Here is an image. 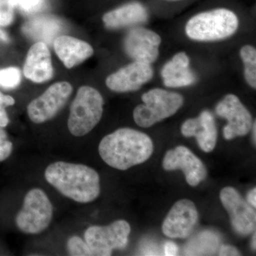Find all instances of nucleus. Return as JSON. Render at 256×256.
<instances>
[{"instance_id":"nucleus-1","label":"nucleus","mask_w":256,"mask_h":256,"mask_svg":"<svg viewBox=\"0 0 256 256\" xmlns=\"http://www.w3.org/2000/svg\"><path fill=\"white\" fill-rule=\"evenodd\" d=\"M98 151L102 160L111 168L126 170L149 159L153 152V143L144 133L120 128L102 138Z\"/></svg>"},{"instance_id":"nucleus-2","label":"nucleus","mask_w":256,"mask_h":256,"mask_svg":"<svg viewBox=\"0 0 256 256\" xmlns=\"http://www.w3.org/2000/svg\"><path fill=\"white\" fill-rule=\"evenodd\" d=\"M45 178L64 196L78 203H90L100 195V176L86 165L56 162L47 166Z\"/></svg>"},{"instance_id":"nucleus-3","label":"nucleus","mask_w":256,"mask_h":256,"mask_svg":"<svg viewBox=\"0 0 256 256\" xmlns=\"http://www.w3.org/2000/svg\"><path fill=\"white\" fill-rule=\"evenodd\" d=\"M238 28L235 13L220 8L195 15L186 23L185 31L195 41L215 42L232 36Z\"/></svg>"},{"instance_id":"nucleus-4","label":"nucleus","mask_w":256,"mask_h":256,"mask_svg":"<svg viewBox=\"0 0 256 256\" xmlns=\"http://www.w3.org/2000/svg\"><path fill=\"white\" fill-rule=\"evenodd\" d=\"M104 100L94 88L84 86L78 89L70 106L68 130L76 137L88 134L100 122L104 112Z\"/></svg>"},{"instance_id":"nucleus-5","label":"nucleus","mask_w":256,"mask_h":256,"mask_svg":"<svg viewBox=\"0 0 256 256\" xmlns=\"http://www.w3.org/2000/svg\"><path fill=\"white\" fill-rule=\"evenodd\" d=\"M144 104L133 111V118L138 126L150 128L163 120L174 116L183 106L184 98L176 92L154 88L143 94Z\"/></svg>"},{"instance_id":"nucleus-6","label":"nucleus","mask_w":256,"mask_h":256,"mask_svg":"<svg viewBox=\"0 0 256 256\" xmlns=\"http://www.w3.org/2000/svg\"><path fill=\"white\" fill-rule=\"evenodd\" d=\"M52 217L53 206L46 193L40 188H32L25 196L16 224L24 233L38 234L48 228Z\"/></svg>"},{"instance_id":"nucleus-7","label":"nucleus","mask_w":256,"mask_h":256,"mask_svg":"<svg viewBox=\"0 0 256 256\" xmlns=\"http://www.w3.org/2000/svg\"><path fill=\"white\" fill-rule=\"evenodd\" d=\"M130 226L124 220H118L106 226H92L85 232V242L92 256H109L114 249L127 246Z\"/></svg>"},{"instance_id":"nucleus-8","label":"nucleus","mask_w":256,"mask_h":256,"mask_svg":"<svg viewBox=\"0 0 256 256\" xmlns=\"http://www.w3.org/2000/svg\"><path fill=\"white\" fill-rule=\"evenodd\" d=\"M72 92L73 87L69 82H56L42 96L28 104V118L36 124H44L50 120L63 108Z\"/></svg>"},{"instance_id":"nucleus-9","label":"nucleus","mask_w":256,"mask_h":256,"mask_svg":"<svg viewBox=\"0 0 256 256\" xmlns=\"http://www.w3.org/2000/svg\"><path fill=\"white\" fill-rule=\"evenodd\" d=\"M216 114L228 121L224 128V137L226 140L246 136L252 130L254 124L252 114L234 94L226 96L217 104Z\"/></svg>"},{"instance_id":"nucleus-10","label":"nucleus","mask_w":256,"mask_h":256,"mask_svg":"<svg viewBox=\"0 0 256 256\" xmlns=\"http://www.w3.org/2000/svg\"><path fill=\"white\" fill-rule=\"evenodd\" d=\"M220 198L237 234L247 236L255 232V210L242 198L237 190L230 186L224 188L220 192Z\"/></svg>"},{"instance_id":"nucleus-11","label":"nucleus","mask_w":256,"mask_h":256,"mask_svg":"<svg viewBox=\"0 0 256 256\" xmlns=\"http://www.w3.org/2000/svg\"><path fill=\"white\" fill-rule=\"evenodd\" d=\"M161 42V37L156 32L146 28H136L126 35L124 48L136 62L151 64L158 60Z\"/></svg>"},{"instance_id":"nucleus-12","label":"nucleus","mask_w":256,"mask_h":256,"mask_svg":"<svg viewBox=\"0 0 256 256\" xmlns=\"http://www.w3.org/2000/svg\"><path fill=\"white\" fill-rule=\"evenodd\" d=\"M162 165L168 171L182 170L186 182L192 186H197L207 176L206 166L202 160L186 146H178L166 152Z\"/></svg>"},{"instance_id":"nucleus-13","label":"nucleus","mask_w":256,"mask_h":256,"mask_svg":"<svg viewBox=\"0 0 256 256\" xmlns=\"http://www.w3.org/2000/svg\"><path fill=\"white\" fill-rule=\"evenodd\" d=\"M198 220V212L194 204L182 200L172 207L162 224V232L172 238H184L193 232Z\"/></svg>"},{"instance_id":"nucleus-14","label":"nucleus","mask_w":256,"mask_h":256,"mask_svg":"<svg viewBox=\"0 0 256 256\" xmlns=\"http://www.w3.org/2000/svg\"><path fill=\"white\" fill-rule=\"evenodd\" d=\"M153 70L150 64L136 62L109 76L106 86L114 92H136L152 78Z\"/></svg>"},{"instance_id":"nucleus-15","label":"nucleus","mask_w":256,"mask_h":256,"mask_svg":"<svg viewBox=\"0 0 256 256\" xmlns=\"http://www.w3.org/2000/svg\"><path fill=\"white\" fill-rule=\"evenodd\" d=\"M24 76L32 82L42 84L53 78L50 50L46 44L38 42L28 50L23 68Z\"/></svg>"},{"instance_id":"nucleus-16","label":"nucleus","mask_w":256,"mask_h":256,"mask_svg":"<svg viewBox=\"0 0 256 256\" xmlns=\"http://www.w3.org/2000/svg\"><path fill=\"white\" fill-rule=\"evenodd\" d=\"M181 131L184 137L196 138L198 146L205 152L214 149L218 134L214 118L210 111H203L196 118L185 121Z\"/></svg>"},{"instance_id":"nucleus-17","label":"nucleus","mask_w":256,"mask_h":256,"mask_svg":"<svg viewBox=\"0 0 256 256\" xmlns=\"http://www.w3.org/2000/svg\"><path fill=\"white\" fill-rule=\"evenodd\" d=\"M56 55L67 68H72L94 55L92 47L75 37L60 36L54 40Z\"/></svg>"},{"instance_id":"nucleus-18","label":"nucleus","mask_w":256,"mask_h":256,"mask_svg":"<svg viewBox=\"0 0 256 256\" xmlns=\"http://www.w3.org/2000/svg\"><path fill=\"white\" fill-rule=\"evenodd\" d=\"M190 58L184 52L176 54L165 64L161 70L165 86L185 87L195 82L196 76L190 69Z\"/></svg>"},{"instance_id":"nucleus-19","label":"nucleus","mask_w":256,"mask_h":256,"mask_svg":"<svg viewBox=\"0 0 256 256\" xmlns=\"http://www.w3.org/2000/svg\"><path fill=\"white\" fill-rule=\"evenodd\" d=\"M148 18L146 6L138 2H132L108 12L102 16V22L106 28L114 30L144 23Z\"/></svg>"},{"instance_id":"nucleus-20","label":"nucleus","mask_w":256,"mask_h":256,"mask_svg":"<svg viewBox=\"0 0 256 256\" xmlns=\"http://www.w3.org/2000/svg\"><path fill=\"white\" fill-rule=\"evenodd\" d=\"M62 30L60 20L53 16H41L30 20L23 25L22 32L33 40L50 44ZM57 37V36H56Z\"/></svg>"},{"instance_id":"nucleus-21","label":"nucleus","mask_w":256,"mask_h":256,"mask_svg":"<svg viewBox=\"0 0 256 256\" xmlns=\"http://www.w3.org/2000/svg\"><path fill=\"white\" fill-rule=\"evenodd\" d=\"M244 64V76L250 87L256 88V50L250 45L242 46L240 52Z\"/></svg>"},{"instance_id":"nucleus-22","label":"nucleus","mask_w":256,"mask_h":256,"mask_svg":"<svg viewBox=\"0 0 256 256\" xmlns=\"http://www.w3.org/2000/svg\"><path fill=\"white\" fill-rule=\"evenodd\" d=\"M21 72L16 67L0 69V86L6 89L15 88L21 82Z\"/></svg>"},{"instance_id":"nucleus-23","label":"nucleus","mask_w":256,"mask_h":256,"mask_svg":"<svg viewBox=\"0 0 256 256\" xmlns=\"http://www.w3.org/2000/svg\"><path fill=\"white\" fill-rule=\"evenodd\" d=\"M69 255L74 256H92L86 242L78 236H73L67 244Z\"/></svg>"},{"instance_id":"nucleus-24","label":"nucleus","mask_w":256,"mask_h":256,"mask_svg":"<svg viewBox=\"0 0 256 256\" xmlns=\"http://www.w3.org/2000/svg\"><path fill=\"white\" fill-rule=\"evenodd\" d=\"M14 99L12 96L4 95L0 92V128H5L9 124V118L5 110V108L13 106Z\"/></svg>"},{"instance_id":"nucleus-25","label":"nucleus","mask_w":256,"mask_h":256,"mask_svg":"<svg viewBox=\"0 0 256 256\" xmlns=\"http://www.w3.org/2000/svg\"><path fill=\"white\" fill-rule=\"evenodd\" d=\"M12 143L6 140V132L0 128V162L8 159L12 151Z\"/></svg>"},{"instance_id":"nucleus-26","label":"nucleus","mask_w":256,"mask_h":256,"mask_svg":"<svg viewBox=\"0 0 256 256\" xmlns=\"http://www.w3.org/2000/svg\"><path fill=\"white\" fill-rule=\"evenodd\" d=\"M44 0H18V5L26 13H34L43 8Z\"/></svg>"},{"instance_id":"nucleus-27","label":"nucleus","mask_w":256,"mask_h":256,"mask_svg":"<svg viewBox=\"0 0 256 256\" xmlns=\"http://www.w3.org/2000/svg\"><path fill=\"white\" fill-rule=\"evenodd\" d=\"M14 20V12L6 2L0 5V26H9Z\"/></svg>"},{"instance_id":"nucleus-28","label":"nucleus","mask_w":256,"mask_h":256,"mask_svg":"<svg viewBox=\"0 0 256 256\" xmlns=\"http://www.w3.org/2000/svg\"><path fill=\"white\" fill-rule=\"evenodd\" d=\"M240 252L232 246H222L220 250V256H240Z\"/></svg>"},{"instance_id":"nucleus-29","label":"nucleus","mask_w":256,"mask_h":256,"mask_svg":"<svg viewBox=\"0 0 256 256\" xmlns=\"http://www.w3.org/2000/svg\"><path fill=\"white\" fill-rule=\"evenodd\" d=\"M165 256H176L178 252V247L173 242H166L164 246Z\"/></svg>"},{"instance_id":"nucleus-30","label":"nucleus","mask_w":256,"mask_h":256,"mask_svg":"<svg viewBox=\"0 0 256 256\" xmlns=\"http://www.w3.org/2000/svg\"><path fill=\"white\" fill-rule=\"evenodd\" d=\"M247 201L254 208L256 207V188H252L247 195Z\"/></svg>"},{"instance_id":"nucleus-31","label":"nucleus","mask_w":256,"mask_h":256,"mask_svg":"<svg viewBox=\"0 0 256 256\" xmlns=\"http://www.w3.org/2000/svg\"><path fill=\"white\" fill-rule=\"evenodd\" d=\"M6 2L10 8H12V9H14L18 5V0H6Z\"/></svg>"},{"instance_id":"nucleus-32","label":"nucleus","mask_w":256,"mask_h":256,"mask_svg":"<svg viewBox=\"0 0 256 256\" xmlns=\"http://www.w3.org/2000/svg\"><path fill=\"white\" fill-rule=\"evenodd\" d=\"M0 40L4 42L9 41V37H8V34L2 30H0Z\"/></svg>"},{"instance_id":"nucleus-33","label":"nucleus","mask_w":256,"mask_h":256,"mask_svg":"<svg viewBox=\"0 0 256 256\" xmlns=\"http://www.w3.org/2000/svg\"><path fill=\"white\" fill-rule=\"evenodd\" d=\"M252 142H254V144H256V122H255L252 124Z\"/></svg>"},{"instance_id":"nucleus-34","label":"nucleus","mask_w":256,"mask_h":256,"mask_svg":"<svg viewBox=\"0 0 256 256\" xmlns=\"http://www.w3.org/2000/svg\"><path fill=\"white\" fill-rule=\"evenodd\" d=\"M256 232H254L252 239V248L254 249V250H256Z\"/></svg>"},{"instance_id":"nucleus-35","label":"nucleus","mask_w":256,"mask_h":256,"mask_svg":"<svg viewBox=\"0 0 256 256\" xmlns=\"http://www.w3.org/2000/svg\"><path fill=\"white\" fill-rule=\"evenodd\" d=\"M171 1H178V0H171Z\"/></svg>"}]
</instances>
